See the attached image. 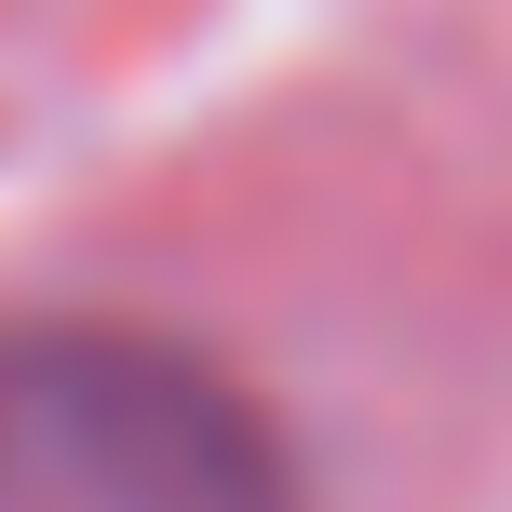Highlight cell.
Wrapping results in <instances>:
<instances>
[{
  "mask_svg": "<svg viewBox=\"0 0 512 512\" xmlns=\"http://www.w3.org/2000/svg\"><path fill=\"white\" fill-rule=\"evenodd\" d=\"M0 512H310V486L216 351L27 310L0 324Z\"/></svg>",
  "mask_w": 512,
  "mask_h": 512,
  "instance_id": "obj_1",
  "label": "cell"
}]
</instances>
